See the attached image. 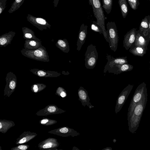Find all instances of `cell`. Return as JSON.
<instances>
[{
  "label": "cell",
  "mask_w": 150,
  "mask_h": 150,
  "mask_svg": "<svg viewBox=\"0 0 150 150\" xmlns=\"http://www.w3.org/2000/svg\"><path fill=\"white\" fill-rule=\"evenodd\" d=\"M149 15L146 16L144 19L142 20L140 23L139 29L138 30L139 32L148 40H149Z\"/></svg>",
  "instance_id": "cell-19"
},
{
  "label": "cell",
  "mask_w": 150,
  "mask_h": 150,
  "mask_svg": "<svg viewBox=\"0 0 150 150\" xmlns=\"http://www.w3.org/2000/svg\"><path fill=\"white\" fill-rule=\"evenodd\" d=\"M25 0H14L11 8L8 11V12L12 13L18 9L23 3Z\"/></svg>",
  "instance_id": "cell-29"
},
{
  "label": "cell",
  "mask_w": 150,
  "mask_h": 150,
  "mask_svg": "<svg viewBox=\"0 0 150 150\" xmlns=\"http://www.w3.org/2000/svg\"><path fill=\"white\" fill-rule=\"evenodd\" d=\"M149 63H150V67H149V71L150 72V61L149 62Z\"/></svg>",
  "instance_id": "cell-44"
},
{
  "label": "cell",
  "mask_w": 150,
  "mask_h": 150,
  "mask_svg": "<svg viewBox=\"0 0 150 150\" xmlns=\"http://www.w3.org/2000/svg\"><path fill=\"white\" fill-rule=\"evenodd\" d=\"M79 100L83 106L87 105L89 109L94 107L91 103L87 91L82 86H80L78 90Z\"/></svg>",
  "instance_id": "cell-13"
},
{
  "label": "cell",
  "mask_w": 150,
  "mask_h": 150,
  "mask_svg": "<svg viewBox=\"0 0 150 150\" xmlns=\"http://www.w3.org/2000/svg\"><path fill=\"white\" fill-rule=\"evenodd\" d=\"M92 0L91 6H92L94 16L96 19V21L97 23L102 28L103 32L104 37L106 41L107 42L106 30L105 25V18L100 1V0Z\"/></svg>",
  "instance_id": "cell-3"
},
{
  "label": "cell",
  "mask_w": 150,
  "mask_h": 150,
  "mask_svg": "<svg viewBox=\"0 0 150 150\" xmlns=\"http://www.w3.org/2000/svg\"><path fill=\"white\" fill-rule=\"evenodd\" d=\"M88 26L83 23L80 26L76 43V50L79 51L84 43L87 33Z\"/></svg>",
  "instance_id": "cell-15"
},
{
  "label": "cell",
  "mask_w": 150,
  "mask_h": 150,
  "mask_svg": "<svg viewBox=\"0 0 150 150\" xmlns=\"http://www.w3.org/2000/svg\"><path fill=\"white\" fill-rule=\"evenodd\" d=\"M89 4L90 5H92V0H88Z\"/></svg>",
  "instance_id": "cell-42"
},
{
  "label": "cell",
  "mask_w": 150,
  "mask_h": 150,
  "mask_svg": "<svg viewBox=\"0 0 150 150\" xmlns=\"http://www.w3.org/2000/svg\"><path fill=\"white\" fill-rule=\"evenodd\" d=\"M133 68V65L128 63L117 64L110 68L108 71L114 74H118L123 72L130 71Z\"/></svg>",
  "instance_id": "cell-14"
},
{
  "label": "cell",
  "mask_w": 150,
  "mask_h": 150,
  "mask_svg": "<svg viewBox=\"0 0 150 150\" xmlns=\"http://www.w3.org/2000/svg\"><path fill=\"white\" fill-rule=\"evenodd\" d=\"M134 85L128 84L121 92L116 101L115 112L117 114L122 109Z\"/></svg>",
  "instance_id": "cell-9"
},
{
  "label": "cell",
  "mask_w": 150,
  "mask_h": 150,
  "mask_svg": "<svg viewBox=\"0 0 150 150\" xmlns=\"http://www.w3.org/2000/svg\"><path fill=\"white\" fill-rule=\"evenodd\" d=\"M6 84L5 88L4 95L8 97L14 91L17 86L16 76L11 71L8 72L6 78Z\"/></svg>",
  "instance_id": "cell-7"
},
{
  "label": "cell",
  "mask_w": 150,
  "mask_h": 150,
  "mask_svg": "<svg viewBox=\"0 0 150 150\" xmlns=\"http://www.w3.org/2000/svg\"><path fill=\"white\" fill-rule=\"evenodd\" d=\"M137 30L133 28L125 35L123 41V46L126 50H128L134 43L136 38Z\"/></svg>",
  "instance_id": "cell-12"
},
{
  "label": "cell",
  "mask_w": 150,
  "mask_h": 150,
  "mask_svg": "<svg viewBox=\"0 0 150 150\" xmlns=\"http://www.w3.org/2000/svg\"><path fill=\"white\" fill-rule=\"evenodd\" d=\"M118 4L123 18H125L128 12V8L126 0H118Z\"/></svg>",
  "instance_id": "cell-28"
},
{
  "label": "cell",
  "mask_w": 150,
  "mask_h": 150,
  "mask_svg": "<svg viewBox=\"0 0 150 150\" xmlns=\"http://www.w3.org/2000/svg\"><path fill=\"white\" fill-rule=\"evenodd\" d=\"M116 140L115 139H114L113 140V142H114V143H115L116 142Z\"/></svg>",
  "instance_id": "cell-43"
},
{
  "label": "cell",
  "mask_w": 150,
  "mask_h": 150,
  "mask_svg": "<svg viewBox=\"0 0 150 150\" xmlns=\"http://www.w3.org/2000/svg\"><path fill=\"white\" fill-rule=\"evenodd\" d=\"M131 8L133 10L137 9L139 4V0H127Z\"/></svg>",
  "instance_id": "cell-34"
},
{
  "label": "cell",
  "mask_w": 150,
  "mask_h": 150,
  "mask_svg": "<svg viewBox=\"0 0 150 150\" xmlns=\"http://www.w3.org/2000/svg\"><path fill=\"white\" fill-rule=\"evenodd\" d=\"M14 125L15 124L13 121L1 120L0 121V132L5 133L10 128Z\"/></svg>",
  "instance_id": "cell-27"
},
{
  "label": "cell",
  "mask_w": 150,
  "mask_h": 150,
  "mask_svg": "<svg viewBox=\"0 0 150 150\" xmlns=\"http://www.w3.org/2000/svg\"><path fill=\"white\" fill-rule=\"evenodd\" d=\"M149 41L141 34L138 30L137 31L136 39L134 43V45L147 49V46Z\"/></svg>",
  "instance_id": "cell-22"
},
{
  "label": "cell",
  "mask_w": 150,
  "mask_h": 150,
  "mask_svg": "<svg viewBox=\"0 0 150 150\" xmlns=\"http://www.w3.org/2000/svg\"><path fill=\"white\" fill-rule=\"evenodd\" d=\"M91 28L93 31L103 35V32L101 27L97 23L96 21H93L91 25Z\"/></svg>",
  "instance_id": "cell-32"
},
{
  "label": "cell",
  "mask_w": 150,
  "mask_h": 150,
  "mask_svg": "<svg viewBox=\"0 0 150 150\" xmlns=\"http://www.w3.org/2000/svg\"><path fill=\"white\" fill-rule=\"evenodd\" d=\"M112 149L111 147H107L103 149L102 150H112Z\"/></svg>",
  "instance_id": "cell-40"
},
{
  "label": "cell",
  "mask_w": 150,
  "mask_h": 150,
  "mask_svg": "<svg viewBox=\"0 0 150 150\" xmlns=\"http://www.w3.org/2000/svg\"><path fill=\"white\" fill-rule=\"evenodd\" d=\"M24 48L26 49L34 50L42 47V42L32 39H26L25 41Z\"/></svg>",
  "instance_id": "cell-23"
},
{
  "label": "cell",
  "mask_w": 150,
  "mask_h": 150,
  "mask_svg": "<svg viewBox=\"0 0 150 150\" xmlns=\"http://www.w3.org/2000/svg\"><path fill=\"white\" fill-rule=\"evenodd\" d=\"M59 145L56 139L49 138L40 143L38 147L41 149H56L54 148L57 149Z\"/></svg>",
  "instance_id": "cell-17"
},
{
  "label": "cell",
  "mask_w": 150,
  "mask_h": 150,
  "mask_svg": "<svg viewBox=\"0 0 150 150\" xmlns=\"http://www.w3.org/2000/svg\"><path fill=\"white\" fill-rule=\"evenodd\" d=\"M57 121L47 118H44L41 119L39 121V123L41 125H53L57 122Z\"/></svg>",
  "instance_id": "cell-33"
},
{
  "label": "cell",
  "mask_w": 150,
  "mask_h": 150,
  "mask_svg": "<svg viewBox=\"0 0 150 150\" xmlns=\"http://www.w3.org/2000/svg\"><path fill=\"white\" fill-rule=\"evenodd\" d=\"M30 71L33 74L39 77H56L59 76L61 74L57 71H46L38 69H30Z\"/></svg>",
  "instance_id": "cell-18"
},
{
  "label": "cell",
  "mask_w": 150,
  "mask_h": 150,
  "mask_svg": "<svg viewBox=\"0 0 150 150\" xmlns=\"http://www.w3.org/2000/svg\"><path fill=\"white\" fill-rule=\"evenodd\" d=\"M102 7L107 14L111 12L112 5V0H102Z\"/></svg>",
  "instance_id": "cell-30"
},
{
  "label": "cell",
  "mask_w": 150,
  "mask_h": 150,
  "mask_svg": "<svg viewBox=\"0 0 150 150\" xmlns=\"http://www.w3.org/2000/svg\"><path fill=\"white\" fill-rule=\"evenodd\" d=\"M85 56V65L86 68L93 69L96 66L98 57L96 46L92 44L88 45Z\"/></svg>",
  "instance_id": "cell-6"
},
{
  "label": "cell",
  "mask_w": 150,
  "mask_h": 150,
  "mask_svg": "<svg viewBox=\"0 0 150 150\" xmlns=\"http://www.w3.org/2000/svg\"><path fill=\"white\" fill-rule=\"evenodd\" d=\"M26 18L28 22L40 30L50 29L51 27V25L43 18L36 17L28 14Z\"/></svg>",
  "instance_id": "cell-8"
},
{
  "label": "cell",
  "mask_w": 150,
  "mask_h": 150,
  "mask_svg": "<svg viewBox=\"0 0 150 150\" xmlns=\"http://www.w3.org/2000/svg\"><path fill=\"white\" fill-rule=\"evenodd\" d=\"M55 45L58 48L64 53H68L69 51V43L66 39H58Z\"/></svg>",
  "instance_id": "cell-25"
},
{
  "label": "cell",
  "mask_w": 150,
  "mask_h": 150,
  "mask_svg": "<svg viewBox=\"0 0 150 150\" xmlns=\"http://www.w3.org/2000/svg\"><path fill=\"white\" fill-rule=\"evenodd\" d=\"M72 150H79V149L77 147H76L75 146H74L73 147Z\"/></svg>",
  "instance_id": "cell-41"
},
{
  "label": "cell",
  "mask_w": 150,
  "mask_h": 150,
  "mask_svg": "<svg viewBox=\"0 0 150 150\" xmlns=\"http://www.w3.org/2000/svg\"><path fill=\"white\" fill-rule=\"evenodd\" d=\"M46 85L42 83H37L33 84L31 87L32 91L36 93L44 89Z\"/></svg>",
  "instance_id": "cell-31"
},
{
  "label": "cell",
  "mask_w": 150,
  "mask_h": 150,
  "mask_svg": "<svg viewBox=\"0 0 150 150\" xmlns=\"http://www.w3.org/2000/svg\"><path fill=\"white\" fill-rule=\"evenodd\" d=\"M147 91L146 84L144 82L140 83L137 87L128 108L127 118L130 116L135 107L140 101L144 94Z\"/></svg>",
  "instance_id": "cell-5"
},
{
  "label": "cell",
  "mask_w": 150,
  "mask_h": 150,
  "mask_svg": "<svg viewBox=\"0 0 150 150\" xmlns=\"http://www.w3.org/2000/svg\"><path fill=\"white\" fill-rule=\"evenodd\" d=\"M48 132L62 137H67L69 136L74 137L80 135L79 133L74 129L65 126L52 130Z\"/></svg>",
  "instance_id": "cell-11"
},
{
  "label": "cell",
  "mask_w": 150,
  "mask_h": 150,
  "mask_svg": "<svg viewBox=\"0 0 150 150\" xmlns=\"http://www.w3.org/2000/svg\"><path fill=\"white\" fill-rule=\"evenodd\" d=\"M107 62L103 70V72L105 73L111 68L117 64L128 63L127 57H120L114 58L110 55L106 54Z\"/></svg>",
  "instance_id": "cell-10"
},
{
  "label": "cell",
  "mask_w": 150,
  "mask_h": 150,
  "mask_svg": "<svg viewBox=\"0 0 150 150\" xmlns=\"http://www.w3.org/2000/svg\"><path fill=\"white\" fill-rule=\"evenodd\" d=\"M59 0H53V3L54 7H57L59 3Z\"/></svg>",
  "instance_id": "cell-38"
},
{
  "label": "cell",
  "mask_w": 150,
  "mask_h": 150,
  "mask_svg": "<svg viewBox=\"0 0 150 150\" xmlns=\"http://www.w3.org/2000/svg\"><path fill=\"white\" fill-rule=\"evenodd\" d=\"M16 33L12 31L4 34L0 36V45L1 47H6L11 43Z\"/></svg>",
  "instance_id": "cell-21"
},
{
  "label": "cell",
  "mask_w": 150,
  "mask_h": 150,
  "mask_svg": "<svg viewBox=\"0 0 150 150\" xmlns=\"http://www.w3.org/2000/svg\"><path fill=\"white\" fill-rule=\"evenodd\" d=\"M56 94L62 98L66 96L67 93L65 90L62 87H59L56 90Z\"/></svg>",
  "instance_id": "cell-35"
},
{
  "label": "cell",
  "mask_w": 150,
  "mask_h": 150,
  "mask_svg": "<svg viewBox=\"0 0 150 150\" xmlns=\"http://www.w3.org/2000/svg\"><path fill=\"white\" fill-rule=\"evenodd\" d=\"M149 0V1H150V0Z\"/></svg>",
  "instance_id": "cell-45"
},
{
  "label": "cell",
  "mask_w": 150,
  "mask_h": 150,
  "mask_svg": "<svg viewBox=\"0 0 150 150\" xmlns=\"http://www.w3.org/2000/svg\"><path fill=\"white\" fill-rule=\"evenodd\" d=\"M21 52L23 56L33 60L44 62L50 61L49 56L44 46L34 50L23 48Z\"/></svg>",
  "instance_id": "cell-2"
},
{
  "label": "cell",
  "mask_w": 150,
  "mask_h": 150,
  "mask_svg": "<svg viewBox=\"0 0 150 150\" xmlns=\"http://www.w3.org/2000/svg\"><path fill=\"white\" fill-rule=\"evenodd\" d=\"M37 135V134L35 133L31 132L30 131L24 132L17 139L16 144H18L27 142L33 139Z\"/></svg>",
  "instance_id": "cell-20"
},
{
  "label": "cell",
  "mask_w": 150,
  "mask_h": 150,
  "mask_svg": "<svg viewBox=\"0 0 150 150\" xmlns=\"http://www.w3.org/2000/svg\"><path fill=\"white\" fill-rule=\"evenodd\" d=\"M23 38L25 39H32L39 41L41 40L37 38L34 32L31 29L25 27L22 28Z\"/></svg>",
  "instance_id": "cell-26"
},
{
  "label": "cell",
  "mask_w": 150,
  "mask_h": 150,
  "mask_svg": "<svg viewBox=\"0 0 150 150\" xmlns=\"http://www.w3.org/2000/svg\"><path fill=\"white\" fill-rule=\"evenodd\" d=\"M147 50L142 47L135 46L134 44L129 49V51L134 56L143 57L146 54Z\"/></svg>",
  "instance_id": "cell-24"
},
{
  "label": "cell",
  "mask_w": 150,
  "mask_h": 150,
  "mask_svg": "<svg viewBox=\"0 0 150 150\" xmlns=\"http://www.w3.org/2000/svg\"><path fill=\"white\" fill-rule=\"evenodd\" d=\"M65 112V111L58 108L55 105H50L46 106L44 109L39 110L36 114L38 115H46L61 113Z\"/></svg>",
  "instance_id": "cell-16"
},
{
  "label": "cell",
  "mask_w": 150,
  "mask_h": 150,
  "mask_svg": "<svg viewBox=\"0 0 150 150\" xmlns=\"http://www.w3.org/2000/svg\"><path fill=\"white\" fill-rule=\"evenodd\" d=\"M106 33L108 42L111 50L115 52L117 47L119 41L118 31L114 22H108L106 24Z\"/></svg>",
  "instance_id": "cell-4"
},
{
  "label": "cell",
  "mask_w": 150,
  "mask_h": 150,
  "mask_svg": "<svg viewBox=\"0 0 150 150\" xmlns=\"http://www.w3.org/2000/svg\"><path fill=\"white\" fill-rule=\"evenodd\" d=\"M29 146L27 144L21 145L13 147L11 150H26L29 148Z\"/></svg>",
  "instance_id": "cell-36"
},
{
  "label": "cell",
  "mask_w": 150,
  "mask_h": 150,
  "mask_svg": "<svg viewBox=\"0 0 150 150\" xmlns=\"http://www.w3.org/2000/svg\"><path fill=\"white\" fill-rule=\"evenodd\" d=\"M148 40L150 41V16L149 15V35L148 37Z\"/></svg>",
  "instance_id": "cell-39"
},
{
  "label": "cell",
  "mask_w": 150,
  "mask_h": 150,
  "mask_svg": "<svg viewBox=\"0 0 150 150\" xmlns=\"http://www.w3.org/2000/svg\"><path fill=\"white\" fill-rule=\"evenodd\" d=\"M147 91L144 95L141 100L135 107L130 116L127 118L129 130L132 133L137 129L148 99Z\"/></svg>",
  "instance_id": "cell-1"
},
{
  "label": "cell",
  "mask_w": 150,
  "mask_h": 150,
  "mask_svg": "<svg viewBox=\"0 0 150 150\" xmlns=\"http://www.w3.org/2000/svg\"><path fill=\"white\" fill-rule=\"evenodd\" d=\"M7 0H0V15L4 11L6 7Z\"/></svg>",
  "instance_id": "cell-37"
}]
</instances>
